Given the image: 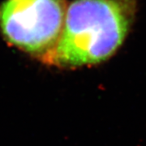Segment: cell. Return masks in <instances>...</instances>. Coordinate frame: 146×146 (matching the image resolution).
I'll list each match as a JSON object with an SVG mask.
<instances>
[{
    "label": "cell",
    "mask_w": 146,
    "mask_h": 146,
    "mask_svg": "<svg viewBox=\"0 0 146 146\" xmlns=\"http://www.w3.org/2000/svg\"><path fill=\"white\" fill-rule=\"evenodd\" d=\"M136 8V0H75L47 62L80 67L106 60L123 44Z\"/></svg>",
    "instance_id": "6da1fadb"
},
{
    "label": "cell",
    "mask_w": 146,
    "mask_h": 146,
    "mask_svg": "<svg viewBox=\"0 0 146 146\" xmlns=\"http://www.w3.org/2000/svg\"><path fill=\"white\" fill-rule=\"evenodd\" d=\"M65 17L63 0H7L0 7L6 39L46 61L60 38Z\"/></svg>",
    "instance_id": "7a4b0ae2"
}]
</instances>
